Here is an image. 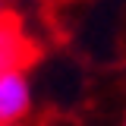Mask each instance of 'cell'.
<instances>
[{
    "label": "cell",
    "instance_id": "1",
    "mask_svg": "<svg viewBox=\"0 0 126 126\" xmlns=\"http://www.w3.org/2000/svg\"><path fill=\"white\" fill-rule=\"evenodd\" d=\"M38 57V47L29 41L19 19L10 13L0 16V76L6 73H25V66Z\"/></svg>",
    "mask_w": 126,
    "mask_h": 126
},
{
    "label": "cell",
    "instance_id": "2",
    "mask_svg": "<svg viewBox=\"0 0 126 126\" xmlns=\"http://www.w3.org/2000/svg\"><path fill=\"white\" fill-rule=\"evenodd\" d=\"M29 107H32V94L25 73L0 76V126H16L19 120H25Z\"/></svg>",
    "mask_w": 126,
    "mask_h": 126
},
{
    "label": "cell",
    "instance_id": "3",
    "mask_svg": "<svg viewBox=\"0 0 126 126\" xmlns=\"http://www.w3.org/2000/svg\"><path fill=\"white\" fill-rule=\"evenodd\" d=\"M0 16H3V6H0Z\"/></svg>",
    "mask_w": 126,
    "mask_h": 126
}]
</instances>
